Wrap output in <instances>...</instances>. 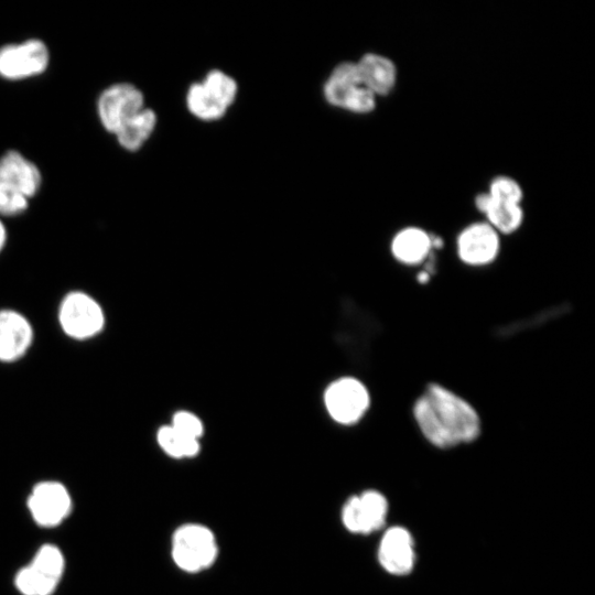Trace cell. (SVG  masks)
<instances>
[{"instance_id":"1","label":"cell","mask_w":595,"mask_h":595,"mask_svg":"<svg viewBox=\"0 0 595 595\" xmlns=\"http://www.w3.org/2000/svg\"><path fill=\"white\" fill-rule=\"evenodd\" d=\"M414 419L424 437L448 448L476 440L478 413L465 399L439 383H430L413 405Z\"/></svg>"},{"instance_id":"2","label":"cell","mask_w":595,"mask_h":595,"mask_svg":"<svg viewBox=\"0 0 595 595\" xmlns=\"http://www.w3.org/2000/svg\"><path fill=\"white\" fill-rule=\"evenodd\" d=\"M39 167L22 153L10 150L0 156V214L24 212L41 186Z\"/></svg>"},{"instance_id":"3","label":"cell","mask_w":595,"mask_h":595,"mask_svg":"<svg viewBox=\"0 0 595 595\" xmlns=\"http://www.w3.org/2000/svg\"><path fill=\"white\" fill-rule=\"evenodd\" d=\"M218 553L214 533L199 523H186L177 528L172 538L174 563L188 573L201 572L210 566Z\"/></svg>"},{"instance_id":"4","label":"cell","mask_w":595,"mask_h":595,"mask_svg":"<svg viewBox=\"0 0 595 595\" xmlns=\"http://www.w3.org/2000/svg\"><path fill=\"white\" fill-rule=\"evenodd\" d=\"M324 95L329 104L356 113L370 112L376 106V96L365 86L353 62L334 68L325 83Z\"/></svg>"},{"instance_id":"5","label":"cell","mask_w":595,"mask_h":595,"mask_svg":"<svg viewBox=\"0 0 595 595\" xmlns=\"http://www.w3.org/2000/svg\"><path fill=\"white\" fill-rule=\"evenodd\" d=\"M58 320L65 334L75 339L95 336L105 324L101 306L83 292H72L65 296L60 306Z\"/></svg>"},{"instance_id":"6","label":"cell","mask_w":595,"mask_h":595,"mask_svg":"<svg viewBox=\"0 0 595 595\" xmlns=\"http://www.w3.org/2000/svg\"><path fill=\"white\" fill-rule=\"evenodd\" d=\"M50 62L45 43L30 39L0 47V76L17 80L43 73Z\"/></svg>"},{"instance_id":"7","label":"cell","mask_w":595,"mask_h":595,"mask_svg":"<svg viewBox=\"0 0 595 595\" xmlns=\"http://www.w3.org/2000/svg\"><path fill=\"white\" fill-rule=\"evenodd\" d=\"M328 414L340 424L358 422L369 408L367 388L355 378L345 377L332 382L325 391Z\"/></svg>"},{"instance_id":"8","label":"cell","mask_w":595,"mask_h":595,"mask_svg":"<svg viewBox=\"0 0 595 595\" xmlns=\"http://www.w3.org/2000/svg\"><path fill=\"white\" fill-rule=\"evenodd\" d=\"M144 108L142 93L128 83L107 87L97 102L98 116L104 128L116 134L137 112Z\"/></svg>"},{"instance_id":"9","label":"cell","mask_w":595,"mask_h":595,"mask_svg":"<svg viewBox=\"0 0 595 595\" xmlns=\"http://www.w3.org/2000/svg\"><path fill=\"white\" fill-rule=\"evenodd\" d=\"M387 513L386 497L377 490H366L345 502L342 521L353 533L369 534L383 527Z\"/></svg>"},{"instance_id":"10","label":"cell","mask_w":595,"mask_h":595,"mask_svg":"<svg viewBox=\"0 0 595 595\" xmlns=\"http://www.w3.org/2000/svg\"><path fill=\"white\" fill-rule=\"evenodd\" d=\"M28 506L35 522L42 527H54L67 517L72 500L65 486L47 480L32 489Z\"/></svg>"},{"instance_id":"11","label":"cell","mask_w":595,"mask_h":595,"mask_svg":"<svg viewBox=\"0 0 595 595\" xmlns=\"http://www.w3.org/2000/svg\"><path fill=\"white\" fill-rule=\"evenodd\" d=\"M500 248L499 234L487 223H475L462 230L457 237L459 259L469 266L493 262Z\"/></svg>"},{"instance_id":"12","label":"cell","mask_w":595,"mask_h":595,"mask_svg":"<svg viewBox=\"0 0 595 595\" xmlns=\"http://www.w3.org/2000/svg\"><path fill=\"white\" fill-rule=\"evenodd\" d=\"M378 560L390 574L404 575L412 571L415 563L414 542L411 533L402 527H392L382 536Z\"/></svg>"},{"instance_id":"13","label":"cell","mask_w":595,"mask_h":595,"mask_svg":"<svg viewBox=\"0 0 595 595\" xmlns=\"http://www.w3.org/2000/svg\"><path fill=\"white\" fill-rule=\"evenodd\" d=\"M33 331L29 321L12 310L0 311V360L21 358L32 344Z\"/></svg>"},{"instance_id":"14","label":"cell","mask_w":595,"mask_h":595,"mask_svg":"<svg viewBox=\"0 0 595 595\" xmlns=\"http://www.w3.org/2000/svg\"><path fill=\"white\" fill-rule=\"evenodd\" d=\"M356 64L363 83L376 97L392 91L397 83V67L390 58L368 53Z\"/></svg>"},{"instance_id":"15","label":"cell","mask_w":595,"mask_h":595,"mask_svg":"<svg viewBox=\"0 0 595 595\" xmlns=\"http://www.w3.org/2000/svg\"><path fill=\"white\" fill-rule=\"evenodd\" d=\"M432 248V237L419 227L401 229L391 242L393 257L399 262L410 266L425 260Z\"/></svg>"},{"instance_id":"16","label":"cell","mask_w":595,"mask_h":595,"mask_svg":"<svg viewBox=\"0 0 595 595\" xmlns=\"http://www.w3.org/2000/svg\"><path fill=\"white\" fill-rule=\"evenodd\" d=\"M155 123L154 111L144 107L131 117L115 136L123 149L136 151L149 139Z\"/></svg>"},{"instance_id":"17","label":"cell","mask_w":595,"mask_h":595,"mask_svg":"<svg viewBox=\"0 0 595 595\" xmlns=\"http://www.w3.org/2000/svg\"><path fill=\"white\" fill-rule=\"evenodd\" d=\"M483 214L486 216L487 224L498 234L515 232L523 221L520 204L500 203L493 198Z\"/></svg>"},{"instance_id":"18","label":"cell","mask_w":595,"mask_h":595,"mask_svg":"<svg viewBox=\"0 0 595 595\" xmlns=\"http://www.w3.org/2000/svg\"><path fill=\"white\" fill-rule=\"evenodd\" d=\"M158 443L171 457L183 458L195 456L199 451V442L188 437L171 424L164 425L158 431Z\"/></svg>"},{"instance_id":"19","label":"cell","mask_w":595,"mask_h":595,"mask_svg":"<svg viewBox=\"0 0 595 595\" xmlns=\"http://www.w3.org/2000/svg\"><path fill=\"white\" fill-rule=\"evenodd\" d=\"M201 85L207 95L225 110L235 100L237 84L230 76L220 71L209 72Z\"/></svg>"},{"instance_id":"20","label":"cell","mask_w":595,"mask_h":595,"mask_svg":"<svg viewBox=\"0 0 595 595\" xmlns=\"http://www.w3.org/2000/svg\"><path fill=\"white\" fill-rule=\"evenodd\" d=\"M57 584L30 564L22 567L15 576V586L23 595H51Z\"/></svg>"},{"instance_id":"21","label":"cell","mask_w":595,"mask_h":595,"mask_svg":"<svg viewBox=\"0 0 595 595\" xmlns=\"http://www.w3.org/2000/svg\"><path fill=\"white\" fill-rule=\"evenodd\" d=\"M186 102L190 111L199 119L215 120L225 115L226 110L216 104L204 90L201 83L190 87Z\"/></svg>"},{"instance_id":"22","label":"cell","mask_w":595,"mask_h":595,"mask_svg":"<svg viewBox=\"0 0 595 595\" xmlns=\"http://www.w3.org/2000/svg\"><path fill=\"white\" fill-rule=\"evenodd\" d=\"M30 565L58 583L64 572L65 561L57 547L45 544L37 550Z\"/></svg>"},{"instance_id":"23","label":"cell","mask_w":595,"mask_h":595,"mask_svg":"<svg viewBox=\"0 0 595 595\" xmlns=\"http://www.w3.org/2000/svg\"><path fill=\"white\" fill-rule=\"evenodd\" d=\"M488 194L496 202L520 204L523 192L518 182L509 176L495 177L489 186Z\"/></svg>"},{"instance_id":"24","label":"cell","mask_w":595,"mask_h":595,"mask_svg":"<svg viewBox=\"0 0 595 595\" xmlns=\"http://www.w3.org/2000/svg\"><path fill=\"white\" fill-rule=\"evenodd\" d=\"M171 425L182 434L199 440L203 434L202 421L188 411H178L174 414Z\"/></svg>"},{"instance_id":"25","label":"cell","mask_w":595,"mask_h":595,"mask_svg":"<svg viewBox=\"0 0 595 595\" xmlns=\"http://www.w3.org/2000/svg\"><path fill=\"white\" fill-rule=\"evenodd\" d=\"M7 240V230L3 223L0 220V251L3 249Z\"/></svg>"},{"instance_id":"26","label":"cell","mask_w":595,"mask_h":595,"mask_svg":"<svg viewBox=\"0 0 595 595\" xmlns=\"http://www.w3.org/2000/svg\"><path fill=\"white\" fill-rule=\"evenodd\" d=\"M419 281L421 282H425L429 280V274L428 272H421L420 275L418 277Z\"/></svg>"}]
</instances>
